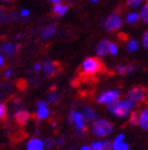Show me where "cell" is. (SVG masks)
Here are the masks:
<instances>
[{
	"instance_id": "obj_4",
	"label": "cell",
	"mask_w": 148,
	"mask_h": 150,
	"mask_svg": "<svg viewBox=\"0 0 148 150\" xmlns=\"http://www.w3.org/2000/svg\"><path fill=\"white\" fill-rule=\"evenodd\" d=\"M122 25H123V17L121 16V14H119L117 12H114L112 14H110L104 22L105 30L108 31V33L118 31L122 27Z\"/></svg>"
},
{
	"instance_id": "obj_38",
	"label": "cell",
	"mask_w": 148,
	"mask_h": 150,
	"mask_svg": "<svg viewBox=\"0 0 148 150\" xmlns=\"http://www.w3.org/2000/svg\"><path fill=\"white\" fill-rule=\"evenodd\" d=\"M12 73H13L12 69H7V70L4 72V77L5 78H9L10 76H12Z\"/></svg>"
},
{
	"instance_id": "obj_27",
	"label": "cell",
	"mask_w": 148,
	"mask_h": 150,
	"mask_svg": "<svg viewBox=\"0 0 148 150\" xmlns=\"http://www.w3.org/2000/svg\"><path fill=\"white\" fill-rule=\"evenodd\" d=\"M103 145H104L103 141H94L91 143V148L92 150H103Z\"/></svg>"
},
{
	"instance_id": "obj_11",
	"label": "cell",
	"mask_w": 148,
	"mask_h": 150,
	"mask_svg": "<svg viewBox=\"0 0 148 150\" xmlns=\"http://www.w3.org/2000/svg\"><path fill=\"white\" fill-rule=\"evenodd\" d=\"M110 41L108 39H103L96 46V54L98 57H104L107 54H109V46Z\"/></svg>"
},
{
	"instance_id": "obj_42",
	"label": "cell",
	"mask_w": 148,
	"mask_h": 150,
	"mask_svg": "<svg viewBox=\"0 0 148 150\" xmlns=\"http://www.w3.org/2000/svg\"><path fill=\"white\" fill-rule=\"evenodd\" d=\"M52 3H54V4H56V3H59L60 2V0H50Z\"/></svg>"
},
{
	"instance_id": "obj_19",
	"label": "cell",
	"mask_w": 148,
	"mask_h": 150,
	"mask_svg": "<svg viewBox=\"0 0 148 150\" xmlns=\"http://www.w3.org/2000/svg\"><path fill=\"white\" fill-rule=\"evenodd\" d=\"M139 14H140V19H141V22H143L144 24L148 25V1L140 6L139 9Z\"/></svg>"
},
{
	"instance_id": "obj_34",
	"label": "cell",
	"mask_w": 148,
	"mask_h": 150,
	"mask_svg": "<svg viewBox=\"0 0 148 150\" xmlns=\"http://www.w3.org/2000/svg\"><path fill=\"white\" fill-rule=\"evenodd\" d=\"M7 21V16L6 14H5L3 11H0V22H2V23H4V22Z\"/></svg>"
},
{
	"instance_id": "obj_3",
	"label": "cell",
	"mask_w": 148,
	"mask_h": 150,
	"mask_svg": "<svg viewBox=\"0 0 148 150\" xmlns=\"http://www.w3.org/2000/svg\"><path fill=\"white\" fill-rule=\"evenodd\" d=\"M103 63L98 57H87L84 59L83 64H82V70H83V74L85 75H93L96 73L101 72L103 70Z\"/></svg>"
},
{
	"instance_id": "obj_9",
	"label": "cell",
	"mask_w": 148,
	"mask_h": 150,
	"mask_svg": "<svg viewBox=\"0 0 148 150\" xmlns=\"http://www.w3.org/2000/svg\"><path fill=\"white\" fill-rule=\"evenodd\" d=\"M138 117H139V125L143 130L148 131V105H144L138 110Z\"/></svg>"
},
{
	"instance_id": "obj_33",
	"label": "cell",
	"mask_w": 148,
	"mask_h": 150,
	"mask_svg": "<svg viewBox=\"0 0 148 150\" xmlns=\"http://www.w3.org/2000/svg\"><path fill=\"white\" fill-rule=\"evenodd\" d=\"M68 8H70V6L68 5H63V7L61 8V11H60V13L58 14V16L59 17H63L65 14L67 13V11H68Z\"/></svg>"
},
{
	"instance_id": "obj_20",
	"label": "cell",
	"mask_w": 148,
	"mask_h": 150,
	"mask_svg": "<svg viewBox=\"0 0 148 150\" xmlns=\"http://www.w3.org/2000/svg\"><path fill=\"white\" fill-rule=\"evenodd\" d=\"M147 1L148 0H125V3L130 8H139L143 3Z\"/></svg>"
},
{
	"instance_id": "obj_2",
	"label": "cell",
	"mask_w": 148,
	"mask_h": 150,
	"mask_svg": "<svg viewBox=\"0 0 148 150\" xmlns=\"http://www.w3.org/2000/svg\"><path fill=\"white\" fill-rule=\"evenodd\" d=\"M114 126L111 121L107 119H98L93 122L91 131L97 138H107L113 132Z\"/></svg>"
},
{
	"instance_id": "obj_18",
	"label": "cell",
	"mask_w": 148,
	"mask_h": 150,
	"mask_svg": "<svg viewBox=\"0 0 148 150\" xmlns=\"http://www.w3.org/2000/svg\"><path fill=\"white\" fill-rule=\"evenodd\" d=\"M126 50L127 52H130V53H134V52H137L138 50L140 49V47L141 46V42L139 40H137V39H131V40L127 41L126 43Z\"/></svg>"
},
{
	"instance_id": "obj_31",
	"label": "cell",
	"mask_w": 148,
	"mask_h": 150,
	"mask_svg": "<svg viewBox=\"0 0 148 150\" xmlns=\"http://www.w3.org/2000/svg\"><path fill=\"white\" fill-rule=\"evenodd\" d=\"M104 145H103V150H113V146H112V142L109 140L103 141Z\"/></svg>"
},
{
	"instance_id": "obj_12",
	"label": "cell",
	"mask_w": 148,
	"mask_h": 150,
	"mask_svg": "<svg viewBox=\"0 0 148 150\" xmlns=\"http://www.w3.org/2000/svg\"><path fill=\"white\" fill-rule=\"evenodd\" d=\"M30 118V114L25 110H19L15 114V120H16V123L18 125H25L27 123V121Z\"/></svg>"
},
{
	"instance_id": "obj_7",
	"label": "cell",
	"mask_w": 148,
	"mask_h": 150,
	"mask_svg": "<svg viewBox=\"0 0 148 150\" xmlns=\"http://www.w3.org/2000/svg\"><path fill=\"white\" fill-rule=\"evenodd\" d=\"M68 122H70V124L75 125L76 130L79 131V132H84L85 131V120H84L83 115L81 112H78L76 110H72L70 112V116H68Z\"/></svg>"
},
{
	"instance_id": "obj_5",
	"label": "cell",
	"mask_w": 148,
	"mask_h": 150,
	"mask_svg": "<svg viewBox=\"0 0 148 150\" xmlns=\"http://www.w3.org/2000/svg\"><path fill=\"white\" fill-rule=\"evenodd\" d=\"M126 97L134 101L137 105L145 103L148 100V90L142 86H136L131 88L126 93Z\"/></svg>"
},
{
	"instance_id": "obj_17",
	"label": "cell",
	"mask_w": 148,
	"mask_h": 150,
	"mask_svg": "<svg viewBox=\"0 0 148 150\" xmlns=\"http://www.w3.org/2000/svg\"><path fill=\"white\" fill-rule=\"evenodd\" d=\"M56 30H57V27L53 24L51 25H48L47 27H45L42 31V39L43 40H49V39H51L55 35Z\"/></svg>"
},
{
	"instance_id": "obj_36",
	"label": "cell",
	"mask_w": 148,
	"mask_h": 150,
	"mask_svg": "<svg viewBox=\"0 0 148 150\" xmlns=\"http://www.w3.org/2000/svg\"><path fill=\"white\" fill-rule=\"evenodd\" d=\"M64 142H65V140L63 138H57V139H56V141H55V144L60 147V146H62L63 144H64Z\"/></svg>"
},
{
	"instance_id": "obj_10",
	"label": "cell",
	"mask_w": 148,
	"mask_h": 150,
	"mask_svg": "<svg viewBox=\"0 0 148 150\" xmlns=\"http://www.w3.org/2000/svg\"><path fill=\"white\" fill-rule=\"evenodd\" d=\"M114 71L118 75H128L135 71V66L133 64H119L114 66Z\"/></svg>"
},
{
	"instance_id": "obj_35",
	"label": "cell",
	"mask_w": 148,
	"mask_h": 150,
	"mask_svg": "<svg viewBox=\"0 0 148 150\" xmlns=\"http://www.w3.org/2000/svg\"><path fill=\"white\" fill-rule=\"evenodd\" d=\"M48 105V102L47 101H44V100H39L36 102V106L37 108H46Z\"/></svg>"
},
{
	"instance_id": "obj_43",
	"label": "cell",
	"mask_w": 148,
	"mask_h": 150,
	"mask_svg": "<svg viewBox=\"0 0 148 150\" xmlns=\"http://www.w3.org/2000/svg\"><path fill=\"white\" fill-rule=\"evenodd\" d=\"M100 0H91V2H93V3H95V2H98Z\"/></svg>"
},
{
	"instance_id": "obj_37",
	"label": "cell",
	"mask_w": 148,
	"mask_h": 150,
	"mask_svg": "<svg viewBox=\"0 0 148 150\" xmlns=\"http://www.w3.org/2000/svg\"><path fill=\"white\" fill-rule=\"evenodd\" d=\"M29 14H30V12H29V9H27V8H24L23 11L21 12V16L23 17H28L29 16Z\"/></svg>"
},
{
	"instance_id": "obj_40",
	"label": "cell",
	"mask_w": 148,
	"mask_h": 150,
	"mask_svg": "<svg viewBox=\"0 0 148 150\" xmlns=\"http://www.w3.org/2000/svg\"><path fill=\"white\" fill-rule=\"evenodd\" d=\"M80 150H92V148H91V146L85 145V146H83V147H81V149Z\"/></svg>"
},
{
	"instance_id": "obj_25",
	"label": "cell",
	"mask_w": 148,
	"mask_h": 150,
	"mask_svg": "<svg viewBox=\"0 0 148 150\" xmlns=\"http://www.w3.org/2000/svg\"><path fill=\"white\" fill-rule=\"evenodd\" d=\"M58 94L56 93V92H50L49 93V95H48V100H49V103L50 104H55L56 102L58 101Z\"/></svg>"
},
{
	"instance_id": "obj_8",
	"label": "cell",
	"mask_w": 148,
	"mask_h": 150,
	"mask_svg": "<svg viewBox=\"0 0 148 150\" xmlns=\"http://www.w3.org/2000/svg\"><path fill=\"white\" fill-rule=\"evenodd\" d=\"M42 70L44 71L45 75L48 76V77H53L54 75L57 74L58 70H59V67H58V64L56 62H52L46 59L42 63Z\"/></svg>"
},
{
	"instance_id": "obj_22",
	"label": "cell",
	"mask_w": 148,
	"mask_h": 150,
	"mask_svg": "<svg viewBox=\"0 0 148 150\" xmlns=\"http://www.w3.org/2000/svg\"><path fill=\"white\" fill-rule=\"evenodd\" d=\"M128 123L131 126H138L139 125V117H138V110H134L128 117Z\"/></svg>"
},
{
	"instance_id": "obj_41",
	"label": "cell",
	"mask_w": 148,
	"mask_h": 150,
	"mask_svg": "<svg viewBox=\"0 0 148 150\" xmlns=\"http://www.w3.org/2000/svg\"><path fill=\"white\" fill-rule=\"evenodd\" d=\"M3 64H4V59H3L2 55H0V67H2Z\"/></svg>"
},
{
	"instance_id": "obj_46",
	"label": "cell",
	"mask_w": 148,
	"mask_h": 150,
	"mask_svg": "<svg viewBox=\"0 0 148 150\" xmlns=\"http://www.w3.org/2000/svg\"><path fill=\"white\" fill-rule=\"evenodd\" d=\"M147 150H148V149H147Z\"/></svg>"
},
{
	"instance_id": "obj_16",
	"label": "cell",
	"mask_w": 148,
	"mask_h": 150,
	"mask_svg": "<svg viewBox=\"0 0 148 150\" xmlns=\"http://www.w3.org/2000/svg\"><path fill=\"white\" fill-rule=\"evenodd\" d=\"M18 46L14 43H5L1 46V52L7 56H13L16 54Z\"/></svg>"
},
{
	"instance_id": "obj_13",
	"label": "cell",
	"mask_w": 148,
	"mask_h": 150,
	"mask_svg": "<svg viewBox=\"0 0 148 150\" xmlns=\"http://www.w3.org/2000/svg\"><path fill=\"white\" fill-rule=\"evenodd\" d=\"M124 21L126 22V23L128 24V25H131V26L137 25V24H138L140 21H141V19H140L139 12H137V11H135V9H133V11L128 12L126 14V16H125Z\"/></svg>"
},
{
	"instance_id": "obj_23",
	"label": "cell",
	"mask_w": 148,
	"mask_h": 150,
	"mask_svg": "<svg viewBox=\"0 0 148 150\" xmlns=\"http://www.w3.org/2000/svg\"><path fill=\"white\" fill-rule=\"evenodd\" d=\"M125 141V134H123V132H120V134H118L117 136L114 138L113 142H112V146H113V148H115L117 145H119L120 143H122V142H124Z\"/></svg>"
},
{
	"instance_id": "obj_28",
	"label": "cell",
	"mask_w": 148,
	"mask_h": 150,
	"mask_svg": "<svg viewBox=\"0 0 148 150\" xmlns=\"http://www.w3.org/2000/svg\"><path fill=\"white\" fill-rule=\"evenodd\" d=\"M6 105L4 103H0V120H3L6 117Z\"/></svg>"
},
{
	"instance_id": "obj_14",
	"label": "cell",
	"mask_w": 148,
	"mask_h": 150,
	"mask_svg": "<svg viewBox=\"0 0 148 150\" xmlns=\"http://www.w3.org/2000/svg\"><path fill=\"white\" fill-rule=\"evenodd\" d=\"M82 115H83V118L86 122L95 121V119H96V117H97L95 110L88 105H84L83 108H82Z\"/></svg>"
},
{
	"instance_id": "obj_30",
	"label": "cell",
	"mask_w": 148,
	"mask_h": 150,
	"mask_svg": "<svg viewBox=\"0 0 148 150\" xmlns=\"http://www.w3.org/2000/svg\"><path fill=\"white\" fill-rule=\"evenodd\" d=\"M63 5H64V4H62L61 2L54 4L53 8H52V12H53V14H54V15H57V16H58V14L60 13V11H61V8L63 7Z\"/></svg>"
},
{
	"instance_id": "obj_15",
	"label": "cell",
	"mask_w": 148,
	"mask_h": 150,
	"mask_svg": "<svg viewBox=\"0 0 148 150\" xmlns=\"http://www.w3.org/2000/svg\"><path fill=\"white\" fill-rule=\"evenodd\" d=\"M45 142L40 139L33 138L27 144V150H44Z\"/></svg>"
},
{
	"instance_id": "obj_45",
	"label": "cell",
	"mask_w": 148,
	"mask_h": 150,
	"mask_svg": "<svg viewBox=\"0 0 148 150\" xmlns=\"http://www.w3.org/2000/svg\"><path fill=\"white\" fill-rule=\"evenodd\" d=\"M0 97H1V93H0Z\"/></svg>"
},
{
	"instance_id": "obj_29",
	"label": "cell",
	"mask_w": 148,
	"mask_h": 150,
	"mask_svg": "<svg viewBox=\"0 0 148 150\" xmlns=\"http://www.w3.org/2000/svg\"><path fill=\"white\" fill-rule=\"evenodd\" d=\"M113 150H131V148L128 146V144L124 141V142H122V143L116 146L115 148H113Z\"/></svg>"
},
{
	"instance_id": "obj_44",
	"label": "cell",
	"mask_w": 148,
	"mask_h": 150,
	"mask_svg": "<svg viewBox=\"0 0 148 150\" xmlns=\"http://www.w3.org/2000/svg\"><path fill=\"white\" fill-rule=\"evenodd\" d=\"M2 1H10V0H2Z\"/></svg>"
},
{
	"instance_id": "obj_1",
	"label": "cell",
	"mask_w": 148,
	"mask_h": 150,
	"mask_svg": "<svg viewBox=\"0 0 148 150\" xmlns=\"http://www.w3.org/2000/svg\"><path fill=\"white\" fill-rule=\"evenodd\" d=\"M137 104L132 101L127 97H123V98H118L116 100L112 101V102L107 104V108L111 112L112 115H114L116 118L119 119H124V118H128L130 115L134 110H136Z\"/></svg>"
},
{
	"instance_id": "obj_6",
	"label": "cell",
	"mask_w": 148,
	"mask_h": 150,
	"mask_svg": "<svg viewBox=\"0 0 148 150\" xmlns=\"http://www.w3.org/2000/svg\"><path fill=\"white\" fill-rule=\"evenodd\" d=\"M122 93L120 90L114 89V90H108V91L103 92L96 97V102L98 104H108V103L112 102V101L116 100V99L120 98Z\"/></svg>"
},
{
	"instance_id": "obj_26",
	"label": "cell",
	"mask_w": 148,
	"mask_h": 150,
	"mask_svg": "<svg viewBox=\"0 0 148 150\" xmlns=\"http://www.w3.org/2000/svg\"><path fill=\"white\" fill-rule=\"evenodd\" d=\"M118 45L116 43L111 42L110 43V46H109V54H111L112 56H115L118 54Z\"/></svg>"
},
{
	"instance_id": "obj_24",
	"label": "cell",
	"mask_w": 148,
	"mask_h": 150,
	"mask_svg": "<svg viewBox=\"0 0 148 150\" xmlns=\"http://www.w3.org/2000/svg\"><path fill=\"white\" fill-rule=\"evenodd\" d=\"M141 46L143 47L145 50H148V29H146L143 33L141 37Z\"/></svg>"
},
{
	"instance_id": "obj_21",
	"label": "cell",
	"mask_w": 148,
	"mask_h": 150,
	"mask_svg": "<svg viewBox=\"0 0 148 150\" xmlns=\"http://www.w3.org/2000/svg\"><path fill=\"white\" fill-rule=\"evenodd\" d=\"M50 115V110L46 108H37L36 112V118L39 120H44L46 118H48V116Z\"/></svg>"
},
{
	"instance_id": "obj_32",
	"label": "cell",
	"mask_w": 148,
	"mask_h": 150,
	"mask_svg": "<svg viewBox=\"0 0 148 150\" xmlns=\"http://www.w3.org/2000/svg\"><path fill=\"white\" fill-rule=\"evenodd\" d=\"M54 144H55V142H54L52 139H47V140L45 141V147H46L48 150L52 149V147H53Z\"/></svg>"
},
{
	"instance_id": "obj_39",
	"label": "cell",
	"mask_w": 148,
	"mask_h": 150,
	"mask_svg": "<svg viewBox=\"0 0 148 150\" xmlns=\"http://www.w3.org/2000/svg\"><path fill=\"white\" fill-rule=\"evenodd\" d=\"M40 69H42V65H40V64H35V65L33 66V70H34L35 72H38Z\"/></svg>"
}]
</instances>
